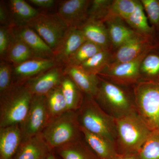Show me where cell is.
<instances>
[{
	"label": "cell",
	"instance_id": "obj_1",
	"mask_svg": "<svg viewBox=\"0 0 159 159\" xmlns=\"http://www.w3.org/2000/svg\"><path fill=\"white\" fill-rule=\"evenodd\" d=\"M115 121L118 153H139L152 131L139 116L136 109L116 118Z\"/></svg>",
	"mask_w": 159,
	"mask_h": 159
},
{
	"label": "cell",
	"instance_id": "obj_2",
	"mask_svg": "<svg viewBox=\"0 0 159 159\" xmlns=\"http://www.w3.org/2000/svg\"><path fill=\"white\" fill-rule=\"evenodd\" d=\"M77 115L80 126L91 133L105 138L116 146L115 118L106 112L93 97L84 95Z\"/></svg>",
	"mask_w": 159,
	"mask_h": 159
},
{
	"label": "cell",
	"instance_id": "obj_3",
	"mask_svg": "<svg viewBox=\"0 0 159 159\" xmlns=\"http://www.w3.org/2000/svg\"><path fill=\"white\" fill-rule=\"evenodd\" d=\"M32 97L24 84L13 83L0 94V128L20 125L29 112Z\"/></svg>",
	"mask_w": 159,
	"mask_h": 159
},
{
	"label": "cell",
	"instance_id": "obj_4",
	"mask_svg": "<svg viewBox=\"0 0 159 159\" xmlns=\"http://www.w3.org/2000/svg\"><path fill=\"white\" fill-rule=\"evenodd\" d=\"M42 134L51 151L80 139L77 111H68L52 119Z\"/></svg>",
	"mask_w": 159,
	"mask_h": 159
},
{
	"label": "cell",
	"instance_id": "obj_5",
	"mask_svg": "<svg viewBox=\"0 0 159 159\" xmlns=\"http://www.w3.org/2000/svg\"><path fill=\"white\" fill-rule=\"evenodd\" d=\"M138 114L152 131H159V82L139 83L134 90Z\"/></svg>",
	"mask_w": 159,
	"mask_h": 159
},
{
	"label": "cell",
	"instance_id": "obj_6",
	"mask_svg": "<svg viewBox=\"0 0 159 159\" xmlns=\"http://www.w3.org/2000/svg\"><path fill=\"white\" fill-rule=\"evenodd\" d=\"M99 78V89L95 99L102 104L115 119L135 110L125 91L116 84Z\"/></svg>",
	"mask_w": 159,
	"mask_h": 159
},
{
	"label": "cell",
	"instance_id": "obj_7",
	"mask_svg": "<svg viewBox=\"0 0 159 159\" xmlns=\"http://www.w3.org/2000/svg\"><path fill=\"white\" fill-rule=\"evenodd\" d=\"M27 25L36 31L53 51L70 28L57 12H39Z\"/></svg>",
	"mask_w": 159,
	"mask_h": 159
},
{
	"label": "cell",
	"instance_id": "obj_8",
	"mask_svg": "<svg viewBox=\"0 0 159 159\" xmlns=\"http://www.w3.org/2000/svg\"><path fill=\"white\" fill-rule=\"evenodd\" d=\"M50 121L45 96H33L27 117L20 125L23 142L42 133Z\"/></svg>",
	"mask_w": 159,
	"mask_h": 159
},
{
	"label": "cell",
	"instance_id": "obj_9",
	"mask_svg": "<svg viewBox=\"0 0 159 159\" xmlns=\"http://www.w3.org/2000/svg\"><path fill=\"white\" fill-rule=\"evenodd\" d=\"M151 50H148L139 57L128 62L118 64H111L99 74L107 76L119 83H131L136 81L140 74L142 61Z\"/></svg>",
	"mask_w": 159,
	"mask_h": 159
},
{
	"label": "cell",
	"instance_id": "obj_10",
	"mask_svg": "<svg viewBox=\"0 0 159 159\" xmlns=\"http://www.w3.org/2000/svg\"><path fill=\"white\" fill-rule=\"evenodd\" d=\"M64 67L57 66L26 81L24 85L33 96H46L60 85L65 74Z\"/></svg>",
	"mask_w": 159,
	"mask_h": 159
},
{
	"label": "cell",
	"instance_id": "obj_11",
	"mask_svg": "<svg viewBox=\"0 0 159 159\" xmlns=\"http://www.w3.org/2000/svg\"><path fill=\"white\" fill-rule=\"evenodd\" d=\"M91 3L88 0L61 1L57 13L70 28H78L88 20Z\"/></svg>",
	"mask_w": 159,
	"mask_h": 159
},
{
	"label": "cell",
	"instance_id": "obj_12",
	"mask_svg": "<svg viewBox=\"0 0 159 159\" xmlns=\"http://www.w3.org/2000/svg\"><path fill=\"white\" fill-rule=\"evenodd\" d=\"M61 66L54 59L34 58L12 66V83L24 84L49 69Z\"/></svg>",
	"mask_w": 159,
	"mask_h": 159
},
{
	"label": "cell",
	"instance_id": "obj_13",
	"mask_svg": "<svg viewBox=\"0 0 159 159\" xmlns=\"http://www.w3.org/2000/svg\"><path fill=\"white\" fill-rule=\"evenodd\" d=\"M87 40L78 28L70 27L54 51V59L61 66L66 65L71 56Z\"/></svg>",
	"mask_w": 159,
	"mask_h": 159
},
{
	"label": "cell",
	"instance_id": "obj_14",
	"mask_svg": "<svg viewBox=\"0 0 159 159\" xmlns=\"http://www.w3.org/2000/svg\"><path fill=\"white\" fill-rule=\"evenodd\" d=\"M16 37L30 48L35 57L42 59H54V51L37 32L27 25L14 26Z\"/></svg>",
	"mask_w": 159,
	"mask_h": 159
},
{
	"label": "cell",
	"instance_id": "obj_15",
	"mask_svg": "<svg viewBox=\"0 0 159 159\" xmlns=\"http://www.w3.org/2000/svg\"><path fill=\"white\" fill-rule=\"evenodd\" d=\"M63 71L65 75L70 77L84 95L96 97L99 84L97 75L89 74L79 66H66Z\"/></svg>",
	"mask_w": 159,
	"mask_h": 159
},
{
	"label": "cell",
	"instance_id": "obj_16",
	"mask_svg": "<svg viewBox=\"0 0 159 159\" xmlns=\"http://www.w3.org/2000/svg\"><path fill=\"white\" fill-rule=\"evenodd\" d=\"M22 142L20 125L0 128V159H12Z\"/></svg>",
	"mask_w": 159,
	"mask_h": 159
},
{
	"label": "cell",
	"instance_id": "obj_17",
	"mask_svg": "<svg viewBox=\"0 0 159 159\" xmlns=\"http://www.w3.org/2000/svg\"><path fill=\"white\" fill-rule=\"evenodd\" d=\"M147 39L138 34L119 47L111 64L128 62L136 59L145 51L151 50Z\"/></svg>",
	"mask_w": 159,
	"mask_h": 159
},
{
	"label": "cell",
	"instance_id": "obj_18",
	"mask_svg": "<svg viewBox=\"0 0 159 159\" xmlns=\"http://www.w3.org/2000/svg\"><path fill=\"white\" fill-rule=\"evenodd\" d=\"M51 151L42 133L23 141L12 159H44Z\"/></svg>",
	"mask_w": 159,
	"mask_h": 159
},
{
	"label": "cell",
	"instance_id": "obj_19",
	"mask_svg": "<svg viewBox=\"0 0 159 159\" xmlns=\"http://www.w3.org/2000/svg\"><path fill=\"white\" fill-rule=\"evenodd\" d=\"M85 142L100 159H115L119 154L116 145L105 138L91 133L80 125Z\"/></svg>",
	"mask_w": 159,
	"mask_h": 159
},
{
	"label": "cell",
	"instance_id": "obj_20",
	"mask_svg": "<svg viewBox=\"0 0 159 159\" xmlns=\"http://www.w3.org/2000/svg\"><path fill=\"white\" fill-rule=\"evenodd\" d=\"M54 151L62 159H100L81 138Z\"/></svg>",
	"mask_w": 159,
	"mask_h": 159
},
{
	"label": "cell",
	"instance_id": "obj_21",
	"mask_svg": "<svg viewBox=\"0 0 159 159\" xmlns=\"http://www.w3.org/2000/svg\"><path fill=\"white\" fill-rule=\"evenodd\" d=\"M84 35L87 40L96 44L105 50H108V31L101 20L91 19L78 28Z\"/></svg>",
	"mask_w": 159,
	"mask_h": 159
},
{
	"label": "cell",
	"instance_id": "obj_22",
	"mask_svg": "<svg viewBox=\"0 0 159 159\" xmlns=\"http://www.w3.org/2000/svg\"><path fill=\"white\" fill-rule=\"evenodd\" d=\"M8 4L14 26L26 25L40 12L24 0H10Z\"/></svg>",
	"mask_w": 159,
	"mask_h": 159
},
{
	"label": "cell",
	"instance_id": "obj_23",
	"mask_svg": "<svg viewBox=\"0 0 159 159\" xmlns=\"http://www.w3.org/2000/svg\"><path fill=\"white\" fill-rule=\"evenodd\" d=\"M61 87L65 99L68 110L77 111L82 105L84 93L70 77L65 75Z\"/></svg>",
	"mask_w": 159,
	"mask_h": 159
},
{
	"label": "cell",
	"instance_id": "obj_24",
	"mask_svg": "<svg viewBox=\"0 0 159 159\" xmlns=\"http://www.w3.org/2000/svg\"><path fill=\"white\" fill-rule=\"evenodd\" d=\"M34 58H38L35 57L24 42L16 37L3 61L11 64L12 66H16Z\"/></svg>",
	"mask_w": 159,
	"mask_h": 159
},
{
	"label": "cell",
	"instance_id": "obj_25",
	"mask_svg": "<svg viewBox=\"0 0 159 159\" xmlns=\"http://www.w3.org/2000/svg\"><path fill=\"white\" fill-rule=\"evenodd\" d=\"M45 97L50 121L68 111L61 84L52 90Z\"/></svg>",
	"mask_w": 159,
	"mask_h": 159
},
{
	"label": "cell",
	"instance_id": "obj_26",
	"mask_svg": "<svg viewBox=\"0 0 159 159\" xmlns=\"http://www.w3.org/2000/svg\"><path fill=\"white\" fill-rule=\"evenodd\" d=\"M110 59L108 50H103L79 66L89 74L98 76L108 66Z\"/></svg>",
	"mask_w": 159,
	"mask_h": 159
},
{
	"label": "cell",
	"instance_id": "obj_27",
	"mask_svg": "<svg viewBox=\"0 0 159 159\" xmlns=\"http://www.w3.org/2000/svg\"><path fill=\"white\" fill-rule=\"evenodd\" d=\"M105 49L87 40L71 56L66 66H80L95 54Z\"/></svg>",
	"mask_w": 159,
	"mask_h": 159
},
{
	"label": "cell",
	"instance_id": "obj_28",
	"mask_svg": "<svg viewBox=\"0 0 159 159\" xmlns=\"http://www.w3.org/2000/svg\"><path fill=\"white\" fill-rule=\"evenodd\" d=\"M109 37L115 47L119 48L138 33L118 22L111 23L109 28Z\"/></svg>",
	"mask_w": 159,
	"mask_h": 159
},
{
	"label": "cell",
	"instance_id": "obj_29",
	"mask_svg": "<svg viewBox=\"0 0 159 159\" xmlns=\"http://www.w3.org/2000/svg\"><path fill=\"white\" fill-rule=\"evenodd\" d=\"M144 9L141 2L138 1L134 11L125 20L137 31L143 34H148L150 33L152 29L148 25Z\"/></svg>",
	"mask_w": 159,
	"mask_h": 159
},
{
	"label": "cell",
	"instance_id": "obj_30",
	"mask_svg": "<svg viewBox=\"0 0 159 159\" xmlns=\"http://www.w3.org/2000/svg\"><path fill=\"white\" fill-rule=\"evenodd\" d=\"M139 159H159V131L152 132L138 153Z\"/></svg>",
	"mask_w": 159,
	"mask_h": 159
},
{
	"label": "cell",
	"instance_id": "obj_31",
	"mask_svg": "<svg viewBox=\"0 0 159 159\" xmlns=\"http://www.w3.org/2000/svg\"><path fill=\"white\" fill-rule=\"evenodd\" d=\"M138 1L134 0H116L110 5V11L114 15L126 20L135 9Z\"/></svg>",
	"mask_w": 159,
	"mask_h": 159
},
{
	"label": "cell",
	"instance_id": "obj_32",
	"mask_svg": "<svg viewBox=\"0 0 159 159\" xmlns=\"http://www.w3.org/2000/svg\"><path fill=\"white\" fill-rule=\"evenodd\" d=\"M16 38L14 26H0V58L4 60L7 51Z\"/></svg>",
	"mask_w": 159,
	"mask_h": 159
},
{
	"label": "cell",
	"instance_id": "obj_33",
	"mask_svg": "<svg viewBox=\"0 0 159 159\" xmlns=\"http://www.w3.org/2000/svg\"><path fill=\"white\" fill-rule=\"evenodd\" d=\"M140 72L148 77L159 75V55L155 54L147 55L142 61Z\"/></svg>",
	"mask_w": 159,
	"mask_h": 159
},
{
	"label": "cell",
	"instance_id": "obj_34",
	"mask_svg": "<svg viewBox=\"0 0 159 159\" xmlns=\"http://www.w3.org/2000/svg\"><path fill=\"white\" fill-rule=\"evenodd\" d=\"M12 84V65L1 61L0 62V94L8 89Z\"/></svg>",
	"mask_w": 159,
	"mask_h": 159
},
{
	"label": "cell",
	"instance_id": "obj_35",
	"mask_svg": "<svg viewBox=\"0 0 159 159\" xmlns=\"http://www.w3.org/2000/svg\"><path fill=\"white\" fill-rule=\"evenodd\" d=\"M143 8L147 13L151 22L154 25L159 24V1L142 0Z\"/></svg>",
	"mask_w": 159,
	"mask_h": 159
},
{
	"label": "cell",
	"instance_id": "obj_36",
	"mask_svg": "<svg viewBox=\"0 0 159 159\" xmlns=\"http://www.w3.org/2000/svg\"><path fill=\"white\" fill-rule=\"evenodd\" d=\"M109 1L94 0L92 1L89 10V19L99 20L104 14L106 9L108 7Z\"/></svg>",
	"mask_w": 159,
	"mask_h": 159
},
{
	"label": "cell",
	"instance_id": "obj_37",
	"mask_svg": "<svg viewBox=\"0 0 159 159\" xmlns=\"http://www.w3.org/2000/svg\"><path fill=\"white\" fill-rule=\"evenodd\" d=\"M0 24L1 26L12 25L11 12L8 2H0Z\"/></svg>",
	"mask_w": 159,
	"mask_h": 159
},
{
	"label": "cell",
	"instance_id": "obj_38",
	"mask_svg": "<svg viewBox=\"0 0 159 159\" xmlns=\"http://www.w3.org/2000/svg\"><path fill=\"white\" fill-rule=\"evenodd\" d=\"M56 1L54 0H29L28 2L32 5L44 9H49L53 7Z\"/></svg>",
	"mask_w": 159,
	"mask_h": 159
},
{
	"label": "cell",
	"instance_id": "obj_39",
	"mask_svg": "<svg viewBox=\"0 0 159 159\" xmlns=\"http://www.w3.org/2000/svg\"><path fill=\"white\" fill-rule=\"evenodd\" d=\"M115 159H139V157L138 153H119Z\"/></svg>",
	"mask_w": 159,
	"mask_h": 159
},
{
	"label": "cell",
	"instance_id": "obj_40",
	"mask_svg": "<svg viewBox=\"0 0 159 159\" xmlns=\"http://www.w3.org/2000/svg\"><path fill=\"white\" fill-rule=\"evenodd\" d=\"M56 154V152L54 151H51L47 156L46 159H58Z\"/></svg>",
	"mask_w": 159,
	"mask_h": 159
},
{
	"label": "cell",
	"instance_id": "obj_41",
	"mask_svg": "<svg viewBox=\"0 0 159 159\" xmlns=\"http://www.w3.org/2000/svg\"><path fill=\"white\" fill-rule=\"evenodd\" d=\"M46 158L45 159H46Z\"/></svg>",
	"mask_w": 159,
	"mask_h": 159
}]
</instances>
